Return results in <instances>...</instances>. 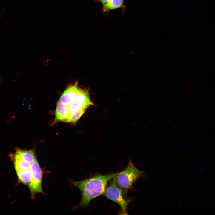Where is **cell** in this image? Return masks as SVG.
<instances>
[{
  "label": "cell",
  "mask_w": 215,
  "mask_h": 215,
  "mask_svg": "<svg viewBox=\"0 0 215 215\" xmlns=\"http://www.w3.org/2000/svg\"><path fill=\"white\" fill-rule=\"evenodd\" d=\"M31 171V178L28 186L31 193V198L33 199L37 194H44L42 188V171L37 159L32 163Z\"/></svg>",
  "instance_id": "5"
},
{
  "label": "cell",
  "mask_w": 215,
  "mask_h": 215,
  "mask_svg": "<svg viewBox=\"0 0 215 215\" xmlns=\"http://www.w3.org/2000/svg\"><path fill=\"white\" fill-rule=\"evenodd\" d=\"M55 114L56 119L57 121L68 122L67 106L59 101L56 105Z\"/></svg>",
  "instance_id": "8"
},
{
  "label": "cell",
  "mask_w": 215,
  "mask_h": 215,
  "mask_svg": "<svg viewBox=\"0 0 215 215\" xmlns=\"http://www.w3.org/2000/svg\"><path fill=\"white\" fill-rule=\"evenodd\" d=\"M118 173L97 175L82 181H72L73 184L79 189L82 195L81 201L76 208L87 207L93 199L104 194L108 181Z\"/></svg>",
  "instance_id": "1"
},
{
  "label": "cell",
  "mask_w": 215,
  "mask_h": 215,
  "mask_svg": "<svg viewBox=\"0 0 215 215\" xmlns=\"http://www.w3.org/2000/svg\"><path fill=\"white\" fill-rule=\"evenodd\" d=\"M144 176V171L138 169L130 160L126 168L118 173L115 180L116 185L124 194L138 179Z\"/></svg>",
  "instance_id": "3"
},
{
  "label": "cell",
  "mask_w": 215,
  "mask_h": 215,
  "mask_svg": "<svg viewBox=\"0 0 215 215\" xmlns=\"http://www.w3.org/2000/svg\"><path fill=\"white\" fill-rule=\"evenodd\" d=\"M124 0H110L103 4L102 10L103 13L124 7Z\"/></svg>",
  "instance_id": "9"
},
{
  "label": "cell",
  "mask_w": 215,
  "mask_h": 215,
  "mask_svg": "<svg viewBox=\"0 0 215 215\" xmlns=\"http://www.w3.org/2000/svg\"><path fill=\"white\" fill-rule=\"evenodd\" d=\"M81 89L77 83L69 86L61 96L59 102L68 106L75 99Z\"/></svg>",
  "instance_id": "7"
},
{
  "label": "cell",
  "mask_w": 215,
  "mask_h": 215,
  "mask_svg": "<svg viewBox=\"0 0 215 215\" xmlns=\"http://www.w3.org/2000/svg\"><path fill=\"white\" fill-rule=\"evenodd\" d=\"M115 177L104 194L108 199L116 202L120 206L123 214H128L127 209L131 200L124 198L122 190L116 185Z\"/></svg>",
  "instance_id": "4"
},
{
  "label": "cell",
  "mask_w": 215,
  "mask_h": 215,
  "mask_svg": "<svg viewBox=\"0 0 215 215\" xmlns=\"http://www.w3.org/2000/svg\"><path fill=\"white\" fill-rule=\"evenodd\" d=\"M97 2H100L102 4L106 3L110 0H96Z\"/></svg>",
  "instance_id": "11"
},
{
  "label": "cell",
  "mask_w": 215,
  "mask_h": 215,
  "mask_svg": "<svg viewBox=\"0 0 215 215\" xmlns=\"http://www.w3.org/2000/svg\"><path fill=\"white\" fill-rule=\"evenodd\" d=\"M86 109L80 108L69 113L68 122H76L85 112Z\"/></svg>",
  "instance_id": "10"
},
{
  "label": "cell",
  "mask_w": 215,
  "mask_h": 215,
  "mask_svg": "<svg viewBox=\"0 0 215 215\" xmlns=\"http://www.w3.org/2000/svg\"><path fill=\"white\" fill-rule=\"evenodd\" d=\"M13 160L18 179L19 182L28 186L31 178V166L37 159L34 150H25L18 148L10 155Z\"/></svg>",
  "instance_id": "2"
},
{
  "label": "cell",
  "mask_w": 215,
  "mask_h": 215,
  "mask_svg": "<svg viewBox=\"0 0 215 215\" xmlns=\"http://www.w3.org/2000/svg\"><path fill=\"white\" fill-rule=\"evenodd\" d=\"M93 105V103L90 99L88 91L81 89L75 99L67 106L68 113L79 109H86Z\"/></svg>",
  "instance_id": "6"
}]
</instances>
